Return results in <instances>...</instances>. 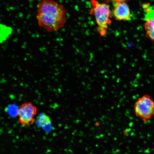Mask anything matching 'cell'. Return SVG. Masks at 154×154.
I'll list each match as a JSON object with an SVG mask.
<instances>
[{
    "label": "cell",
    "mask_w": 154,
    "mask_h": 154,
    "mask_svg": "<svg viewBox=\"0 0 154 154\" xmlns=\"http://www.w3.org/2000/svg\"><path fill=\"white\" fill-rule=\"evenodd\" d=\"M36 107L31 102H27L21 105L18 109L17 115L20 124L25 127H28L35 123V116L37 112Z\"/></svg>",
    "instance_id": "277c9868"
},
{
    "label": "cell",
    "mask_w": 154,
    "mask_h": 154,
    "mask_svg": "<svg viewBox=\"0 0 154 154\" xmlns=\"http://www.w3.org/2000/svg\"><path fill=\"white\" fill-rule=\"evenodd\" d=\"M144 26L147 37L154 42V18L147 19Z\"/></svg>",
    "instance_id": "52a82bcc"
},
{
    "label": "cell",
    "mask_w": 154,
    "mask_h": 154,
    "mask_svg": "<svg viewBox=\"0 0 154 154\" xmlns=\"http://www.w3.org/2000/svg\"><path fill=\"white\" fill-rule=\"evenodd\" d=\"M134 108L136 115L146 121L154 116V101L149 95H144L136 101Z\"/></svg>",
    "instance_id": "3957f363"
},
{
    "label": "cell",
    "mask_w": 154,
    "mask_h": 154,
    "mask_svg": "<svg viewBox=\"0 0 154 154\" xmlns=\"http://www.w3.org/2000/svg\"><path fill=\"white\" fill-rule=\"evenodd\" d=\"M66 12L63 5L55 1L40 0L37 7L38 25L48 32L56 31L65 25Z\"/></svg>",
    "instance_id": "6da1fadb"
},
{
    "label": "cell",
    "mask_w": 154,
    "mask_h": 154,
    "mask_svg": "<svg viewBox=\"0 0 154 154\" xmlns=\"http://www.w3.org/2000/svg\"><path fill=\"white\" fill-rule=\"evenodd\" d=\"M106 1H112L113 2H125L126 1H128L129 0H104Z\"/></svg>",
    "instance_id": "ba28073f"
},
{
    "label": "cell",
    "mask_w": 154,
    "mask_h": 154,
    "mask_svg": "<svg viewBox=\"0 0 154 154\" xmlns=\"http://www.w3.org/2000/svg\"><path fill=\"white\" fill-rule=\"evenodd\" d=\"M36 121L38 126L42 128L46 131H48L47 127L51 124V120L49 116L44 113L40 114L37 117Z\"/></svg>",
    "instance_id": "8992f818"
},
{
    "label": "cell",
    "mask_w": 154,
    "mask_h": 154,
    "mask_svg": "<svg viewBox=\"0 0 154 154\" xmlns=\"http://www.w3.org/2000/svg\"><path fill=\"white\" fill-rule=\"evenodd\" d=\"M113 13L115 18L117 20H128L130 18L129 8L125 2H113Z\"/></svg>",
    "instance_id": "5b68a950"
},
{
    "label": "cell",
    "mask_w": 154,
    "mask_h": 154,
    "mask_svg": "<svg viewBox=\"0 0 154 154\" xmlns=\"http://www.w3.org/2000/svg\"><path fill=\"white\" fill-rule=\"evenodd\" d=\"M92 8L90 14L94 16L98 25L97 31L103 36L106 34L108 25L111 23L112 16L109 6L104 3H100L95 0H92Z\"/></svg>",
    "instance_id": "7a4b0ae2"
}]
</instances>
